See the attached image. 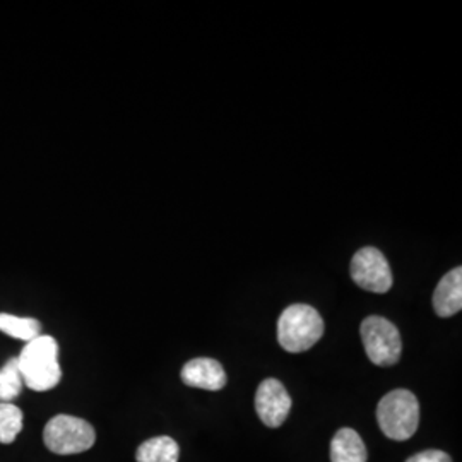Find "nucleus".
I'll list each match as a JSON object with an SVG mask.
<instances>
[{
	"mask_svg": "<svg viewBox=\"0 0 462 462\" xmlns=\"http://www.w3.org/2000/svg\"><path fill=\"white\" fill-rule=\"evenodd\" d=\"M23 383L34 393H47L62 379L59 345L51 336H38L17 356Z\"/></svg>",
	"mask_w": 462,
	"mask_h": 462,
	"instance_id": "f257e3e1",
	"label": "nucleus"
},
{
	"mask_svg": "<svg viewBox=\"0 0 462 462\" xmlns=\"http://www.w3.org/2000/svg\"><path fill=\"white\" fill-rule=\"evenodd\" d=\"M324 334V320L310 305L295 303L278 319V341L288 353H303L319 343Z\"/></svg>",
	"mask_w": 462,
	"mask_h": 462,
	"instance_id": "f03ea898",
	"label": "nucleus"
},
{
	"mask_svg": "<svg viewBox=\"0 0 462 462\" xmlns=\"http://www.w3.org/2000/svg\"><path fill=\"white\" fill-rule=\"evenodd\" d=\"M377 421L382 433L391 440L411 439L420 425V404L413 393L396 389L380 399Z\"/></svg>",
	"mask_w": 462,
	"mask_h": 462,
	"instance_id": "7ed1b4c3",
	"label": "nucleus"
},
{
	"mask_svg": "<svg viewBox=\"0 0 462 462\" xmlns=\"http://www.w3.org/2000/svg\"><path fill=\"white\" fill-rule=\"evenodd\" d=\"M97 431L81 418L57 414L43 430V442L50 452L59 456L81 454L95 446Z\"/></svg>",
	"mask_w": 462,
	"mask_h": 462,
	"instance_id": "20e7f679",
	"label": "nucleus"
},
{
	"mask_svg": "<svg viewBox=\"0 0 462 462\" xmlns=\"http://www.w3.org/2000/svg\"><path fill=\"white\" fill-rule=\"evenodd\" d=\"M360 336L368 360L377 366H393L402 353L401 334L393 322L380 315H370L362 322Z\"/></svg>",
	"mask_w": 462,
	"mask_h": 462,
	"instance_id": "39448f33",
	"label": "nucleus"
},
{
	"mask_svg": "<svg viewBox=\"0 0 462 462\" xmlns=\"http://www.w3.org/2000/svg\"><path fill=\"white\" fill-rule=\"evenodd\" d=\"M349 273L353 281L366 291L382 295L393 288L391 267L379 248H360L351 259Z\"/></svg>",
	"mask_w": 462,
	"mask_h": 462,
	"instance_id": "423d86ee",
	"label": "nucleus"
},
{
	"mask_svg": "<svg viewBox=\"0 0 462 462\" xmlns=\"http://www.w3.org/2000/svg\"><path fill=\"white\" fill-rule=\"evenodd\" d=\"M255 411L269 429L281 427L291 411V397L278 379L261 382L255 394Z\"/></svg>",
	"mask_w": 462,
	"mask_h": 462,
	"instance_id": "0eeeda50",
	"label": "nucleus"
},
{
	"mask_svg": "<svg viewBox=\"0 0 462 462\" xmlns=\"http://www.w3.org/2000/svg\"><path fill=\"white\" fill-rule=\"evenodd\" d=\"M180 377L185 385L204 391H221L226 385L225 368L213 358H194L187 362Z\"/></svg>",
	"mask_w": 462,
	"mask_h": 462,
	"instance_id": "6e6552de",
	"label": "nucleus"
},
{
	"mask_svg": "<svg viewBox=\"0 0 462 462\" xmlns=\"http://www.w3.org/2000/svg\"><path fill=\"white\" fill-rule=\"evenodd\" d=\"M433 309L439 317H452L459 314L462 309V269L456 267L448 271L439 281L433 293Z\"/></svg>",
	"mask_w": 462,
	"mask_h": 462,
	"instance_id": "1a4fd4ad",
	"label": "nucleus"
},
{
	"mask_svg": "<svg viewBox=\"0 0 462 462\" xmlns=\"http://www.w3.org/2000/svg\"><path fill=\"white\" fill-rule=\"evenodd\" d=\"M366 447L353 429H341L330 440V462H366Z\"/></svg>",
	"mask_w": 462,
	"mask_h": 462,
	"instance_id": "9d476101",
	"label": "nucleus"
},
{
	"mask_svg": "<svg viewBox=\"0 0 462 462\" xmlns=\"http://www.w3.org/2000/svg\"><path fill=\"white\" fill-rule=\"evenodd\" d=\"M180 448L171 437H154L141 444L135 459L137 462H179Z\"/></svg>",
	"mask_w": 462,
	"mask_h": 462,
	"instance_id": "9b49d317",
	"label": "nucleus"
},
{
	"mask_svg": "<svg viewBox=\"0 0 462 462\" xmlns=\"http://www.w3.org/2000/svg\"><path fill=\"white\" fill-rule=\"evenodd\" d=\"M0 330L9 337L30 343L34 337L42 336V324L33 317L0 314Z\"/></svg>",
	"mask_w": 462,
	"mask_h": 462,
	"instance_id": "f8f14e48",
	"label": "nucleus"
},
{
	"mask_svg": "<svg viewBox=\"0 0 462 462\" xmlns=\"http://www.w3.org/2000/svg\"><path fill=\"white\" fill-rule=\"evenodd\" d=\"M23 430V411L13 402H0V444L9 446Z\"/></svg>",
	"mask_w": 462,
	"mask_h": 462,
	"instance_id": "ddd939ff",
	"label": "nucleus"
},
{
	"mask_svg": "<svg viewBox=\"0 0 462 462\" xmlns=\"http://www.w3.org/2000/svg\"><path fill=\"white\" fill-rule=\"evenodd\" d=\"M23 385L17 358H11L0 368V402H13L21 394Z\"/></svg>",
	"mask_w": 462,
	"mask_h": 462,
	"instance_id": "4468645a",
	"label": "nucleus"
},
{
	"mask_svg": "<svg viewBox=\"0 0 462 462\" xmlns=\"http://www.w3.org/2000/svg\"><path fill=\"white\" fill-rule=\"evenodd\" d=\"M406 462H452V457L442 450H423Z\"/></svg>",
	"mask_w": 462,
	"mask_h": 462,
	"instance_id": "2eb2a0df",
	"label": "nucleus"
}]
</instances>
